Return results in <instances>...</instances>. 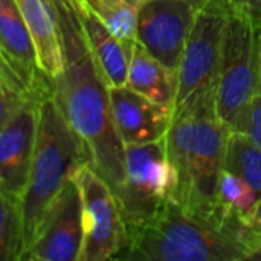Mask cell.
Listing matches in <instances>:
<instances>
[{
  "label": "cell",
  "mask_w": 261,
  "mask_h": 261,
  "mask_svg": "<svg viewBox=\"0 0 261 261\" xmlns=\"http://www.w3.org/2000/svg\"><path fill=\"white\" fill-rule=\"evenodd\" d=\"M217 200L226 220L240 226V219L251 211L258 200V194L240 176L223 170L219 182Z\"/></svg>",
  "instance_id": "obj_20"
},
{
  "label": "cell",
  "mask_w": 261,
  "mask_h": 261,
  "mask_svg": "<svg viewBox=\"0 0 261 261\" xmlns=\"http://www.w3.org/2000/svg\"><path fill=\"white\" fill-rule=\"evenodd\" d=\"M229 128L216 115H191L171 122L165 136L177 173L176 200L191 214L237 229L223 216L217 194Z\"/></svg>",
  "instance_id": "obj_2"
},
{
  "label": "cell",
  "mask_w": 261,
  "mask_h": 261,
  "mask_svg": "<svg viewBox=\"0 0 261 261\" xmlns=\"http://www.w3.org/2000/svg\"><path fill=\"white\" fill-rule=\"evenodd\" d=\"M240 226L245 234H255L260 236L261 234V197L255 202V205L251 208V211L248 214H245L240 219Z\"/></svg>",
  "instance_id": "obj_22"
},
{
  "label": "cell",
  "mask_w": 261,
  "mask_h": 261,
  "mask_svg": "<svg viewBox=\"0 0 261 261\" xmlns=\"http://www.w3.org/2000/svg\"><path fill=\"white\" fill-rule=\"evenodd\" d=\"M223 170L240 176L261 197V147L249 136L229 130Z\"/></svg>",
  "instance_id": "obj_17"
},
{
  "label": "cell",
  "mask_w": 261,
  "mask_h": 261,
  "mask_svg": "<svg viewBox=\"0 0 261 261\" xmlns=\"http://www.w3.org/2000/svg\"><path fill=\"white\" fill-rule=\"evenodd\" d=\"M83 199V249L80 261L118 258L128 245L122 208L112 187L89 165L73 174Z\"/></svg>",
  "instance_id": "obj_8"
},
{
  "label": "cell",
  "mask_w": 261,
  "mask_h": 261,
  "mask_svg": "<svg viewBox=\"0 0 261 261\" xmlns=\"http://www.w3.org/2000/svg\"><path fill=\"white\" fill-rule=\"evenodd\" d=\"M73 3L89 47L96 63L99 64L109 86H125L135 43L122 41L116 35H113L89 8L86 0H73Z\"/></svg>",
  "instance_id": "obj_15"
},
{
  "label": "cell",
  "mask_w": 261,
  "mask_h": 261,
  "mask_svg": "<svg viewBox=\"0 0 261 261\" xmlns=\"http://www.w3.org/2000/svg\"><path fill=\"white\" fill-rule=\"evenodd\" d=\"M260 24L261 17L249 6L229 0L216 95V116L229 130L261 90Z\"/></svg>",
  "instance_id": "obj_6"
},
{
  "label": "cell",
  "mask_w": 261,
  "mask_h": 261,
  "mask_svg": "<svg viewBox=\"0 0 261 261\" xmlns=\"http://www.w3.org/2000/svg\"><path fill=\"white\" fill-rule=\"evenodd\" d=\"M43 101H28L6 122L0 124V193L20 199L26 193Z\"/></svg>",
  "instance_id": "obj_11"
},
{
  "label": "cell",
  "mask_w": 261,
  "mask_h": 261,
  "mask_svg": "<svg viewBox=\"0 0 261 261\" xmlns=\"http://www.w3.org/2000/svg\"><path fill=\"white\" fill-rule=\"evenodd\" d=\"M199 6L190 0H148L139 15L136 41L177 70Z\"/></svg>",
  "instance_id": "obj_10"
},
{
  "label": "cell",
  "mask_w": 261,
  "mask_h": 261,
  "mask_svg": "<svg viewBox=\"0 0 261 261\" xmlns=\"http://www.w3.org/2000/svg\"><path fill=\"white\" fill-rule=\"evenodd\" d=\"M86 164L90 165V159L83 141L69 125L54 95L47 96L40 106L31 176L21 199L26 252L49 203Z\"/></svg>",
  "instance_id": "obj_4"
},
{
  "label": "cell",
  "mask_w": 261,
  "mask_h": 261,
  "mask_svg": "<svg viewBox=\"0 0 261 261\" xmlns=\"http://www.w3.org/2000/svg\"><path fill=\"white\" fill-rule=\"evenodd\" d=\"M177 173L167 139L125 145V180L118 196L127 231L148 220L162 205L176 200Z\"/></svg>",
  "instance_id": "obj_7"
},
{
  "label": "cell",
  "mask_w": 261,
  "mask_h": 261,
  "mask_svg": "<svg viewBox=\"0 0 261 261\" xmlns=\"http://www.w3.org/2000/svg\"><path fill=\"white\" fill-rule=\"evenodd\" d=\"M83 249V199L70 177L44 211L24 261H80Z\"/></svg>",
  "instance_id": "obj_9"
},
{
  "label": "cell",
  "mask_w": 261,
  "mask_h": 261,
  "mask_svg": "<svg viewBox=\"0 0 261 261\" xmlns=\"http://www.w3.org/2000/svg\"><path fill=\"white\" fill-rule=\"evenodd\" d=\"M112 113L124 145L159 141L171 127V110L150 101L127 86L110 87Z\"/></svg>",
  "instance_id": "obj_12"
},
{
  "label": "cell",
  "mask_w": 261,
  "mask_h": 261,
  "mask_svg": "<svg viewBox=\"0 0 261 261\" xmlns=\"http://www.w3.org/2000/svg\"><path fill=\"white\" fill-rule=\"evenodd\" d=\"M24 223L21 199L0 193V260L24 261Z\"/></svg>",
  "instance_id": "obj_19"
},
{
  "label": "cell",
  "mask_w": 261,
  "mask_h": 261,
  "mask_svg": "<svg viewBox=\"0 0 261 261\" xmlns=\"http://www.w3.org/2000/svg\"><path fill=\"white\" fill-rule=\"evenodd\" d=\"M228 14L229 0H208L199 6L177 66V90L171 109V122L191 115H216Z\"/></svg>",
  "instance_id": "obj_5"
},
{
  "label": "cell",
  "mask_w": 261,
  "mask_h": 261,
  "mask_svg": "<svg viewBox=\"0 0 261 261\" xmlns=\"http://www.w3.org/2000/svg\"><path fill=\"white\" fill-rule=\"evenodd\" d=\"M125 86L150 101L171 110L177 90V70L159 61L136 41Z\"/></svg>",
  "instance_id": "obj_16"
},
{
  "label": "cell",
  "mask_w": 261,
  "mask_h": 261,
  "mask_svg": "<svg viewBox=\"0 0 261 261\" xmlns=\"http://www.w3.org/2000/svg\"><path fill=\"white\" fill-rule=\"evenodd\" d=\"M234 130L245 133L261 147V90L254 96Z\"/></svg>",
  "instance_id": "obj_21"
},
{
  "label": "cell",
  "mask_w": 261,
  "mask_h": 261,
  "mask_svg": "<svg viewBox=\"0 0 261 261\" xmlns=\"http://www.w3.org/2000/svg\"><path fill=\"white\" fill-rule=\"evenodd\" d=\"M0 58L26 86L54 87V80L38 67L32 35L15 0H0Z\"/></svg>",
  "instance_id": "obj_13"
},
{
  "label": "cell",
  "mask_w": 261,
  "mask_h": 261,
  "mask_svg": "<svg viewBox=\"0 0 261 261\" xmlns=\"http://www.w3.org/2000/svg\"><path fill=\"white\" fill-rule=\"evenodd\" d=\"M234 2H239V3H243V5L249 6L257 15L261 17V0H234Z\"/></svg>",
  "instance_id": "obj_23"
},
{
  "label": "cell",
  "mask_w": 261,
  "mask_h": 261,
  "mask_svg": "<svg viewBox=\"0 0 261 261\" xmlns=\"http://www.w3.org/2000/svg\"><path fill=\"white\" fill-rule=\"evenodd\" d=\"M32 35L38 67L52 80L64 69L57 0H15Z\"/></svg>",
  "instance_id": "obj_14"
},
{
  "label": "cell",
  "mask_w": 261,
  "mask_h": 261,
  "mask_svg": "<svg viewBox=\"0 0 261 261\" xmlns=\"http://www.w3.org/2000/svg\"><path fill=\"white\" fill-rule=\"evenodd\" d=\"M125 258L148 261H237L246 258L243 234L188 213L177 200L162 205L128 232Z\"/></svg>",
  "instance_id": "obj_3"
},
{
  "label": "cell",
  "mask_w": 261,
  "mask_h": 261,
  "mask_svg": "<svg viewBox=\"0 0 261 261\" xmlns=\"http://www.w3.org/2000/svg\"><path fill=\"white\" fill-rule=\"evenodd\" d=\"M260 73H261V24H260Z\"/></svg>",
  "instance_id": "obj_24"
},
{
  "label": "cell",
  "mask_w": 261,
  "mask_h": 261,
  "mask_svg": "<svg viewBox=\"0 0 261 261\" xmlns=\"http://www.w3.org/2000/svg\"><path fill=\"white\" fill-rule=\"evenodd\" d=\"M64 69L54 80V98L83 141L90 167L119 196L125 180V145L116 130L110 86L96 63L73 0H57Z\"/></svg>",
  "instance_id": "obj_1"
},
{
  "label": "cell",
  "mask_w": 261,
  "mask_h": 261,
  "mask_svg": "<svg viewBox=\"0 0 261 261\" xmlns=\"http://www.w3.org/2000/svg\"><path fill=\"white\" fill-rule=\"evenodd\" d=\"M148 0H86L89 8L119 40L136 43L138 21Z\"/></svg>",
  "instance_id": "obj_18"
}]
</instances>
